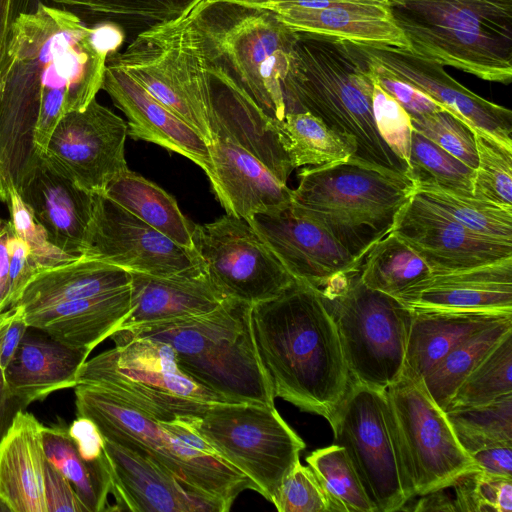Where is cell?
Listing matches in <instances>:
<instances>
[{
    "instance_id": "obj_34",
    "label": "cell",
    "mask_w": 512,
    "mask_h": 512,
    "mask_svg": "<svg viewBox=\"0 0 512 512\" xmlns=\"http://www.w3.org/2000/svg\"><path fill=\"white\" fill-rule=\"evenodd\" d=\"M42 442L46 459L69 480L87 512L107 511L111 479L106 455L98 462L84 460L63 425L44 426Z\"/></svg>"
},
{
    "instance_id": "obj_11",
    "label": "cell",
    "mask_w": 512,
    "mask_h": 512,
    "mask_svg": "<svg viewBox=\"0 0 512 512\" xmlns=\"http://www.w3.org/2000/svg\"><path fill=\"white\" fill-rule=\"evenodd\" d=\"M329 424L376 512L400 511L416 496L386 390L351 381Z\"/></svg>"
},
{
    "instance_id": "obj_45",
    "label": "cell",
    "mask_w": 512,
    "mask_h": 512,
    "mask_svg": "<svg viewBox=\"0 0 512 512\" xmlns=\"http://www.w3.org/2000/svg\"><path fill=\"white\" fill-rule=\"evenodd\" d=\"M414 131L423 135L455 158L476 169L478 158L474 131L445 109L411 118Z\"/></svg>"
},
{
    "instance_id": "obj_37",
    "label": "cell",
    "mask_w": 512,
    "mask_h": 512,
    "mask_svg": "<svg viewBox=\"0 0 512 512\" xmlns=\"http://www.w3.org/2000/svg\"><path fill=\"white\" fill-rule=\"evenodd\" d=\"M430 273V267L390 231L368 253L360 278L367 287L396 298Z\"/></svg>"
},
{
    "instance_id": "obj_60",
    "label": "cell",
    "mask_w": 512,
    "mask_h": 512,
    "mask_svg": "<svg viewBox=\"0 0 512 512\" xmlns=\"http://www.w3.org/2000/svg\"><path fill=\"white\" fill-rule=\"evenodd\" d=\"M217 1L234 2V3H240V4H246V5L255 6V5H260V4L266 3V2H268L270 0H202L198 4H206V3L217 2Z\"/></svg>"
},
{
    "instance_id": "obj_15",
    "label": "cell",
    "mask_w": 512,
    "mask_h": 512,
    "mask_svg": "<svg viewBox=\"0 0 512 512\" xmlns=\"http://www.w3.org/2000/svg\"><path fill=\"white\" fill-rule=\"evenodd\" d=\"M127 136V122L95 98L58 121L41 157L81 188L102 193L128 169Z\"/></svg>"
},
{
    "instance_id": "obj_16",
    "label": "cell",
    "mask_w": 512,
    "mask_h": 512,
    "mask_svg": "<svg viewBox=\"0 0 512 512\" xmlns=\"http://www.w3.org/2000/svg\"><path fill=\"white\" fill-rule=\"evenodd\" d=\"M82 256L156 276L201 264L195 250L178 245L104 193H95Z\"/></svg>"
},
{
    "instance_id": "obj_31",
    "label": "cell",
    "mask_w": 512,
    "mask_h": 512,
    "mask_svg": "<svg viewBox=\"0 0 512 512\" xmlns=\"http://www.w3.org/2000/svg\"><path fill=\"white\" fill-rule=\"evenodd\" d=\"M404 374L424 379L463 340L512 314L410 310Z\"/></svg>"
},
{
    "instance_id": "obj_41",
    "label": "cell",
    "mask_w": 512,
    "mask_h": 512,
    "mask_svg": "<svg viewBox=\"0 0 512 512\" xmlns=\"http://www.w3.org/2000/svg\"><path fill=\"white\" fill-rule=\"evenodd\" d=\"M465 451L512 443V392L481 406L445 411Z\"/></svg>"
},
{
    "instance_id": "obj_44",
    "label": "cell",
    "mask_w": 512,
    "mask_h": 512,
    "mask_svg": "<svg viewBox=\"0 0 512 512\" xmlns=\"http://www.w3.org/2000/svg\"><path fill=\"white\" fill-rule=\"evenodd\" d=\"M63 6L95 13L151 22V25L180 19L202 0H51Z\"/></svg>"
},
{
    "instance_id": "obj_21",
    "label": "cell",
    "mask_w": 512,
    "mask_h": 512,
    "mask_svg": "<svg viewBox=\"0 0 512 512\" xmlns=\"http://www.w3.org/2000/svg\"><path fill=\"white\" fill-rule=\"evenodd\" d=\"M112 511L224 512L216 502L184 486L173 474L134 451L104 438Z\"/></svg>"
},
{
    "instance_id": "obj_24",
    "label": "cell",
    "mask_w": 512,
    "mask_h": 512,
    "mask_svg": "<svg viewBox=\"0 0 512 512\" xmlns=\"http://www.w3.org/2000/svg\"><path fill=\"white\" fill-rule=\"evenodd\" d=\"M102 89L127 117V135L178 153L210 172L209 147L203 137L177 117L125 71L106 63Z\"/></svg>"
},
{
    "instance_id": "obj_40",
    "label": "cell",
    "mask_w": 512,
    "mask_h": 512,
    "mask_svg": "<svg viewBox=\"0 0 512 512\" xmlns=\"http://www.w3.org/2000/svg\"><path fill=\"white\" fill-rule=\"evenodd\" d=\"M512 392V330L508 331L462 381L445 411L486 405Z\"/></svg>"
},
{
    "instance_id": "obj_28",
    "label": "cell",
    "mask_w": 512,
    "mask_h": 512,
    "mask_svg": "<svg viewBox=\"0 0 512 512\" xmlns=\"http://www.w3.org/2000/svg\"><path fill=\"white\" fill-rule=\"evenodd\" d=\"M130 275L131 308L119 329L205 314L225 299L202 263L166 276Z\"/></svg>"
},
{
    "instance_id": "obj_10",
    "label": "cell",
    "mask_w": 512,
    "mask_h": 512,
    "mask_svg": "<svg viewBox=\"0 0 512 512\" xmlns=\"http://www.w3.org/2000/svg\"><path fill=\"white\" fill-rule=\"evenodd\" d=\"M319 293L336 325L351 381L386 390L404 369L410 309L367 287L360 270Z\"/></svg>"
},
{
    "instance_id": "obj_58",
    "label": "cell",
    "mask_w": 512,
    "mask_h": 512,
    "mask_svg": "<svg viewBox=\"0 0 512 512\" xmlns=\"http://www.w3.org/2000/svg\"><path fill=\"white\" fill-rule=\"evenodd\" d=\"M19 410L22 409L9 395L4 379V371L0 366V441Z\"/></svg>"
},
{
    "instance_id": "obj_53",
    "label": "cell",
    "mask_w": 512,
    "mask_h": 512,
    "mask_svg": "<svg viewBox=\"0 0 512 512\" xmlns=\"http://www.w3.org/2000/svg\"><path fill=\"white\" fill-rule=\"evenodd\" d=\"M29 326L24 309L15 305L0 314V366L4 369L13 358Z\"/></svg>"
},
{
    "instance_id": "obj_29",
    "label": "cell",
    "mask_w": 512,
    "mask_h": 512,
    "mask_svg": "<svg viewBox=\"0 0 512 512\" xmlns=\"http://www.w3.org/2000/svg\"><path fill=\"white\" fill-rule=\"evenodd\" d=\"M44 425L19 410L0 441V511L47 512Z\"/></svg>"
},
{
    "instance_id": "obj_36",
    "label": "cell",
    "mask_w": 512,
    "mask_h": 512,
    "mask_svg": "<svg viewBox=\"0 0 512 512\" xmlns=\"http://www.w3.org/2000/svg\"><path fill=\"white\" fill-rule=\"evenodd\" d=\"M510 330L512 316L487 325L454 347L423 379L429 394L444 411L462 381Z\"/></svg>"
},
{
    "instance_id": "obj_13",
    "label": "cell",
    "mask_w": 512,
    "mask_h": 512,
    "mask_svg": "<svg viewBox=\"0 0 512 512\" xmlns=\"http://www.w3.org/2000/svg\"><path fill=\"white\" fill-rule=\"evenodd\" d=\"M386 394L416 495L446 489L461 476L480 470L460 444L446 412L431 397L423 379L402 373Z\"/></svg>"
},
{
    "instance_id": "obj_32",
    "label": "cell",
    "mask_w": 512,
    "mask_h": 512,
    "mask_svg": "<svg viewBox=\"0 0 512 512\" xmlns=\"http://www.w3.org/2000/svg\"><path fill=\"white\" fill-rule=\"evenodd\" d=\"M130 272L81 256L37 273L18 303L25 313L63 302L92 297L130 285Z\"/></svg>"
},
{
    "instance_id": "obj_19",
    "label": "cell",
    "mask_w": 512,
    "mask_h": 512,
    "mask_svg": "<svg viewBox=\"0 0 512 512\" xmlns=\"http://www.w3.org/2000/svg\"><path fill=\"white\" fill-rule=\"evenodd\" d=\"M391 232L432 272H448L512 257V242L464 227L415 192L396 215Z\"/></svg>"
},
{
    "instance_id": "obj_51",
    "label": "cell",
    "mask_w": 512,
    "mask_h": 512,
    "mask_svg": "<svg viewBox=\"0 0 512 512\" xmlns=\"http://www.w3.org/2000/svg\"><path fill=\"white\" fill-rule=\"evenodd\" d=\"M9 251L10 308L18 303L27 284L37 273L42 271V268L32 256L28 245L19 236H17L14 228L9 239Z\"/></svg>"
},
{
    "instance_id": "obj_56",
    "label": "cell",
    "mask_w": 512,
    "mask_h": 512,
    "mask_svg": "<svg viewBox=\"0 0 512 512\" xmlns=\"http://www.w3.org/2000/svg\"><path fill=\"white\" fill-rule=\"evenodd\" d=\"M13 226L10 220L0 218V314L9 308L10 251L9 239Z\"/></svg>"
},
{
    "instance_id": "obj_55",
    "label": "cell",
    "mask_w": 512,
    "mask_h": 512,
    "mask_svg": "<svg viewBox=\"0 0 512 512\" xmlns=\"http://www.w3.org/2000/svg\"><path fill=\"white\" fill-rule=\"evenodd\" d=\"M469 455L482 472L512 478V443L486 445Z\"/></svg>"
},
{
    "instance_id": "obj_17",
    "label": "cell",
    "mask_w": 512,
    "mask_h": 512,
    "mask_svg": "<svg viewBox=\"0 0 512 512\" xmlns=\"http://www.w3.org/2000/svg\"><path fill=\"white\" fill-rule=\"evenodd\" d=\"M349 43L363 58L423 92L475 133L512 149L511 110L473 93L452 78L443 65L405 48Z\"/></svg>"
},
{
    "instance_id": "obj_7",
    "label": "cell",
    "mask_w": 512,
    "mask_h": 512,
    "mask_svg": "<svg viewBox=\"0 0 512 512\" xmlns=\"http://www.w3.org/2000/svg\"><path fill=\"white\" fill-rule=\"evenodd\" d=\"M298 178L292 206L361 259L391 231L397 213L414 193L409 178L352 160L306 167Z\"/></svg>"
},
{
    "instance_id": "obj_5",
    "label": "cell",
    "mask_w": 512,
    "mask_h": 512,
    "mask_svg": "<svg viewBox=\"0 0 512 512\" xmlns=\"http://www.w3.org/2000/svg\"><path fill=\"white\" fill-rule=\"evenodd\" d=\"M408 49L480 79H512V0H387Z\"/></svg>"
},
{
    "instance_id": "obj_12",
    "label": "cell",
    "mask_w": 512,
    "mask_h": 512,
    "mask_svg": "<svg viewBox=\"0 0 512 512\" xmlns=\"http://www.w3.org/2000/svg\"><path fill=\"white\" fill-rule=\"evenodd\" d=\"M187 422L271 503L305 448L275 405L212 402L200 416Z\"/></svg>"
},
{
    "instance_id": "obj_4",
    "label": "cell",
    "mask_w": 512,
    "mask_h": 512,
    "mask_svg": "<svg viewBox=\"0 0 512 512\" xmlns=\"http://www.w3.org/2000/svg\"><path fill=\"white\" fill-rule=\"evenodd\" d=\"M252 304L225 298L196 316L122 328L110 335L149 338L173 348L179 368L225 402L274 406V393L257 354Z\"/></svg>"
},
{
    "instance_id": "obj_49",
    "label": "cell",
    "mask_w": 512,
    "mask_h": 512,
    "mask_svg": "<svg viewBox=\"0 0 512 512\" xmlns=\"http://www.w3.org/2000/svg\"><path fill=\"white\" fill-rule=\"evenodd\" d=\"M272 504L279 512H328L324 493L314 473L300 461L284 478Z\"/></svg>"
},
{
    "instance_id": "obj_42",
    "label": "cell",
    "mask_w": 512,
    "mask_h": 512,
    "mask_svg": "<svg viewBox=\"0 0 512 512\" xmlns=\"http://www.w3.org/2000/svg\"><path fill=\"white\" fill-rule=\"evenodd\" d=\"M475 169L416 131L411 134L408 178L413 184H433L472 194Z\"/></svg>"
},
{
    "instance_id": "obj_59",
    "label": "cell",
    "mask_w": 512,
    "mask_h": 512,
    "mask_svg": "<svg viewBox=\"0 0 512 512\" xmlns=\"http://www.w3.org/2000/svg\"><path fill=\"white\" fill-rule=\"evenodd\" d=\"M14 0H0V61L2 59L8 32L13 20Z\"/></svg>"
},
{
    "instance_id": "obj_33",
    "label": "cell",
    "mask_w": 512,
    "mask_h": 512,
    "mask_svg": "<svg viewBox=\"0 0 512 512\" xmlns=\"http://www.w3.org/2000/svg\"><path fill=\"white\" fill-rule=\"evenodd\" d=\"M102 193L178 245L194 250L193 225L175 198L157 184L128 168Z\"/></svg>"
},
{
    "instance_id": "obj_61",
    "label": "cell",
    "mask_w": 512,
    "mask_h": 512,
    "mask_svg": "<svg viewBox=\"0 0 512 512\" xmlns=\"http://www.w3.org/2000/svg\"><path fill=\"white\" fill-rule=\"evenodd\" d=\"M359 1L376 2V3L386 4L387 0H359Z\"/></svg>"
},
{
    "instance_id": "obj_22",
    "label": "cell",
    "mask_w": 512,
    "mask_h": 512,
    "mask_svg": "<svg viewBox=\"0 0 512 512\" xmlns=\"http://www.w3.org/2000/svg\"><path fill=\"white\" fill-rule=\"evenodd\" d=\"M396 298L410 310L512 314V257L432 272Z\"/></svg>"
},
{
    "instance_id": "obj_38",
    "label": "cell",
    "mask_w": 512,
    "mask_h": 512,
    "mask_svg": "<svg viewBox=\"0 0 512 512\" xmlns=\"http://www.w3.org/2000/svg\"><path fill=\"white\" fill-rule=\"evenodd\" d=\"M414 192L469 230L512 242V208L433 184H415Z\"/></svg>"
},
{
    "instance_id": "obj_2",
    "label": "cell",
    "mask_w": 512,
    "mask_h": 512,
    "mask_svg": "<svg viewBox=\"0 0 512 512\" xmlns=\"http://www.w3.org/2000/svg\"><path fill=\"white\" fill-rule=\"evenodd\" d=\"M251 320L274 396L330 423L351 379L319 291L294 279L277 296L253 304Z\"/></svg>"
},
{
    "instance_id": "obj_6",
    "label": "cell",
    "mask_w": 512,
    "mask_h": 512,
    "mask_svg": "<svg viewBox=\"0 0 512 512\" xmlns=\"http://www.w3.org/2000/svg\"><path fill=\"white\" fill-rule=\"evenodd\" d=\"M77 416L91 419L105 439L149 458L184 486L230 510L238 495L258 487L197 434L182 440L130 403L89 385H76Z\"/></svg>"
},
{
    "instance_id": "obj_14",
    "label": "cell",
    "mask_w": 512,
    "mask_h": 512,
    "mask_svg": "<svg viewBox=\"0 0 512 512\" xmlns=\"http://www.w3.org/2000/svg\"><path fill=\"white\" fill-rule=\"evenodd\" d=\"M193 247L223 298L255 304L280 294L294 277L250 223L226 214L193 225Z\"/></svg>"
},
{
    "instance_id": "obj_26",
    "label": "cell",
    "mask_w": 512,
    "mask_h": 512,
    "mask_svg": "<svg viewBox=\"0 0 512 512\" xmlns=\"http://www.w3.org/2000/svg\"><path fill=\"white\" fill-rule=\"evenodd\" d=\"M29 328L4 369L9 395L20 409L61 389L77 385V375L92 350L63 344Z\"/></svg>"
},
{
    "instance_id": "obj_1",
    "label": "cell",
    "mask_w": 512,
    "mask_h": 512,
    "mask_svg": "<svg viewBox=\"0 0 512 512\" xmlns=\"http://www.w3.org/2000/svg\"><path fill=\"white\" fill-rule=\"evenodd\" d=\"M124 39L116 23L88 26L41 2L13 18L0 61V202L20 189L58 121L96 98Z\"/></svg>"
},
{
    "instance_id": "obj_47",
    "label": "cell",
    "mask_w": 512,
    "mask_h": 512,
    "mask_svg": "<svg viewBox=\"0 0 512 512\" xmlns=\"http://www.w3.org/2000/svg\"><path fill=\"white\" fill-rule=\"evenodd\" d=\"M7 205L15 233L28 245L42 270L79 258L63 252L50 242L46 231L36 221L17 190L11 191Z\"/></svg>"
},
{
    "instance_id": "obj_57",
    "label": "cell",
    "mask_w": 512,
    "mask_h": 512,
    "mask_svg": "<svg viewBox=\"0 0 512 512\" xmlns=\"http://www.w3.org/2000/svg\"><path fill=\"white\" fill-rule=\"evenodd\" d=\"M444 489L432 491L425 495H422V498L418 500L416 505L413 508H409L408 510H412L415 512H428V511H445V512H455L457 510V506L455 503V499H452L447 494L443 492Z\"/></svg>"
},
{
    "instance_id": "obj_52",
    "label": "cell",
    "mask_w": 512,
    "mask_h": 512,
    "mask_svg": "<svg viewBox=\"0 0 512 512\" xmlns=\"http://www.w3.org/2000/svg\"><path fill=\"white\" fill-rule=\"evenodd\" d=\"M47 512H87L69 480L47 459L44 467Z\"/></svg>"
},
{
    "instance_id": "obj_54",
    "label": "cell",
    "mask_w": 512,
    "mask_h": 512,
    "mask_svg": "<svg viewBox=\"0 0 512 512\" xmlns=\"http://www.w3.org/2000/svg\"><path fill=\"white\" fill-rule=\"evenodd\" d=\"M67 429L84 460L98 462L105 457L104 437L91 419L78 416Z\"/></svg>"
},
{
    "instance_id": "obj_18",
    "label": "cell",
    "mask_w": 512,
    "mask_h": 512,
    "mask_svg": "<svg viewBox=\"0 0 512 512\" xmlns=\"http://www.w3.org/2000/svg\"><path fill=\"white\" fill-rule=\"evenodd\" d=\"M248 222L295 279L319 291L360 270L365 260L348 252L326 229L292 204L256 214Z\"/></svg>"
},
{
    "instance_id": "obj_23",
    "label": "cell",
    "mask_w": 512,
    "mask_h": 512,
    "mask_svg": "<svg viewBox=\"0 0 512 512\" xmlns=\"http://www.w3.org/2000/svg\"><path fill=\"white\" fill-rule=\"evenodd\" d=\"M18 193L54 246L74 257L83 255L95 193L78 186L43 157L27 174Z\"/></svg>"
},
{
    "instance_id": "obj_35",
    "label": "cell",
    "mask_w": 512,
    "mask_h": 512,
    "mask_svg": "<svg viewBox=\"0 0 512 512\" xmlns=\"http://www.w3.org/2000/svg\"><path fill=\"white\" fill-rule=\"evenodd\" d=\"M274 125L293 168L350 160L354 145L309 112H287Z\"/></svg>"
},
{
    "instance_id": "obj_20",
    "label": "cell",
    "mask_w": 512,
    "mask_h": 512,
    "mask_svg": "<svg viewBox=\"0 0 512 512\" xmlns=\"http://www.w3.org/2000/svg\"><path fill=\"white\" fill-rule=\"evenodd\" d=\"M215 60L209 109L212 141H226L241 147L287 184L294 168L277 133L274 119L268 117L246 94L221 60L216 56Z\"/></svg>"
},
{
    "instance_id": "obj_46",
    "label": "cell",
    "mask_w": 512,
    "mask_h": 512,
    "mask_svg": "<svg viewBox=\"0 0 512 512\" xmlns=\"http://www.w3.org/2000/svg\"><path fill=\"white\" fill-rule=\"evenodd\" d=\"M454 487L458 511L511 512L512 478L494 476L481 470L461 476Z\"/></svg>"
},
{
    "instance_id": "obj_3",
    "label": "cell",
    "mask_w": 512,
    "mask_h": 512,
    "mask_svg": "<svg viewBox=\"0 0 512 512\" xmlns=\"http://www.w3.org/2000/svg\"><path fill=\"white\" fill-rule=\"evenodd\" d=\"M367 62L338 38L296 32L283 81L287 112H309L355 147L352 161L408 178L374 122Z\"/></svg>"
},
{
    "instance_id": "obj_43",
    "label": "cell",
    "mask_w": 512,
    "mask_h": 512,
    "mask_svg": "<svg viewBox=\"0 0 512 512\" xmlns=\"http://www.w3.org/2000/svg\"><path fill=\"white\" fill-rule=\"evenodd\" d=\"M478 163L472 194L512 208V149L474 132Z\"/></svg>"
},
{
    "instance_id": "obj_25",
    "label": "cell",
    "mask_w": 512,
    "mask_h": 512,
    "mask_svg": "<svg viewBox=\"0 0 512 512\" xmlns=\"http://www.w3.org/2000/svg\"><path fill=\"white\" fill-rule=\"evenodd\" d=\"M208 147L207 176L226 214L248 221L291 204L292 189L255 156L226 141L214 140Z\"/></svg>"
},
{
    "instance_id": "obj_39",
    "label": "cell",
    "mask_w": 512,
    "mask_h": 512,
    "mask_svg": "<svg viewBox=\"0 0 512 512\" xmlns=\"http://www.w3.org/2000/svg\"><path fill=\"white\" fill-rule=\"evenodd\" d=\"M306 462L324 493L328 512H376L343 447L317 449Z\"/></svg>"
},
{
    "instance_id": "obj_27",
    "label": "cell",
    "mask_w": 512,
    "mask_h": 512,
    "mask_svg": "<svg viewBox=\"0 0 512 512\" xmlns=\"http://www.w3.org/2000/svg\"><path fill=\"white\" fill-rule=\"evenodd\" d=\"M255 6L272 11L295 32L408 49V43L391 19L386 4L346 0L323 8H300L268 1Z\"/></svg>"
},
{
    "instance_id": "obj_9",
    "label": "cell",
    "mask_w": 512,
    "mask_h": 512,
    "mask_svg": "<svg viewBox=\"0 0 512 512\" xmlns=\"http://www.w3.org/2000/svg\"><path fill=\"white\" fill-rule=\"evenodd\" d=\"M115 346L86 360L77 385L100 388L161 422L189 421L225 402L178 366L172 347L149 338L109 337Z\"/></svg>"
},
{
    "instance_id": "obj_8",
    "label": "cell",
    "mask_w": 512,
    "mask_h": 512,
    "mask_svg": "<svg viewBox=\"0 0 512 512\" xmlns=\"http://www.w3.org/2000/svg\"><path fill=\"white\" fill-rule=\"evenodd\" d=\"M188 17L257 106L268 117L283 119V81L296 32L268 9L234 2L198 4Z\"/></svg>"
},
{
    "instance_id": "obj_50",
    "label": "cell",
    "mask_w": 512,
    "mask_h": 512,
    "mask_svg": "<svg viewBox=\"0 0 512 512\" xmlns=\"http://www.w3.org/2000/svg\"><path fill=\"white\" fill-rule=\"evenodd\" d=\"M365 61L372 79L394 98L411 118L443 109L423 92L401 80L383 66L367 59Z\"/></svg>"
},
{
    "instance_id": "obj_48",
    "label": "cell",
    "mask_w": 512,
    "mask_h": 512,
    "mask_svg": "<svg viewBox=\"0 0 512 512\" xmlns=\"http://www.w3.org/2000/svg\"><path fill=\"white\" fill-rule=\"evenodd\" d=\"M372 110L376 128L388 147L408 167L413 131L407 111L374 80Z\"/></svg>"
},
{
    "instance_id": "obj_30",
    "label": "cell",
    "mask_w": 512,
    "mask_h": 512,
    "mask_svg": "<svg viewBox=\"0 0 512 512\" xmlns=\"http://www.w3.org/2000/svg\"><path fill=\"white\" fill-rule=\"evenodd\" d=\"M131 308L130 285L25 313L27 325L55 340L93 350L117 331Z\"/></svg>"
}]
</instances>
